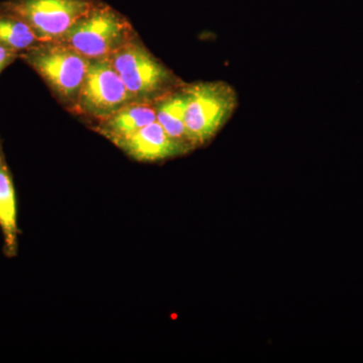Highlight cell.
<instances>
[{"label": "cell", "mask_w": 363, "mask_h": 363, "mask_svg": "<svg viewBox=\"0 0 363 363\" xmlns=\"http://www.w3.org/2000/svg\"><path fill=\"white\" fill-rule=\"evenodd\" d=\"M16 59H18V54L9 51V50L0 45V74L11 64H13Z\"/></svg>", "instance_id": "7c38bea8"}, {"label": "cell", "mask_w": 363, "mask_h": 363, "mask_svg": "<svg viewBox=\"0 0 363 363\" xmlns=\"http://www.w3.org/2000/svg\"><path fill=\"white\" fill-rule=\"evenodd\" d=\"M136 38L128 18L100 1L57 42L73 48L91 61L108 58Z\"/></svg>", "instance_id": "6da1fadb"}, {"label": "cell", "mask_w": 363, "mask_h": 363, "mask_svg": "<svg viewBox=\"0 0 363 363\" xmlns=\"http://www.w3.org/2000/svg\"><path fill=\"white\" fill-rule=\"evenodd\" d=\"M18 59L37 72L62 104L73 108L89 68V59L57 40L40 43Z\"/></svg>", "instance_id": "7a4b0ae2"}, {"label": "cell", "mask_w": 363, "mask_h": 363, "mask_svg": "<svg viewBox=\"0 0 363 363\" xmlns=\"http://www.w3.org/2000/svg\"><path fill=\"white\" fill-rule=\"evenodd\" d=\"M18 201L13 173L7 164L0 138V231L4 238V255L14 259L18 252Z\"/></svg>", "instance_id": "ba28073f"}, {"label": "cell", "mask_w": 363, "mask_h": 363, "mask_svg": "<svg viewBox=\"0 0 363 363\" xmlns=\"http://www.w3.org/2000/svg\"><path fill=\"white\" fill-rule=\"evenodd\" d=\"M116 145L138 162L162 161L187 154L189 150H193L172 138L157 121L119 140Z\"/></svg>", "instance_id": "52a82bcc"}, {"label": "cell", "mask_w": 363, "mask_h": 363, "mask_svg": "<svg viewBox=\"0 0 363 363\" xmlns=\"http://www.w3.org/2000/svg\"><path fill=\"white\" fill-rule=\"evenodd\" d=\"M185 125L193 147L209 142L235 111L238 96L228 83L199 82L184 87Z\"/></svg>", "instance_id": "3957f363"}, {"label": "cell", "mask_w": 363, "mask_h": 363, "mask_svg": "<svg viewBox=\"0 0 363 363\" xmlns=\"http://www.w3.org/2000/svg\"><path fill=\"white\" fill-rule=\"evenodd\" d=\"M99 0H6L0 11L26 21L40 42L59 40Z\"/></svg>", "instance_id": "5b68a950"}, {"label": "cell", "mask_w": 363, "mask_h": 363, "mask_svg": "<svg viewBox=\"0 0 363 363\" xmlns=\"http://www.w3.org/2000/svg\"><path fill=\"white\" fill-rule=\"evenodd\" d=\"M40 42L33 28L26 21L13 14L0 11V45L16 52L23 54Z\"/></svg>", "instance_id": "8fae6325"}, {"label": "cell", "mask_w": 363, "mask_h": 363, "mask_svg": "<svg viewBox=\"0 0 363 363\" xmlns=\"http://www.w3.org/2000/svg\"><path fill=\"white\" fill-rule=\"evenodd\" d=\"M135 101L108 59L91 60L71 111L98 123Z\"/></svg>", "instance_id": "8992f818"}, {"label": "cell", "mask_w": 363, "mask_h": 363, "mask_svg": "<svg viewBox=\"0 0 363 363\" xmlns=\"http://www.w3.org/2000/svg\"><path fill=\"white\" fill-rule=\"evenodd\" d=\"M157 121L172 138L192 147L185 125L186 96L184 88L172 90L155 101Z\"/></svg>", "instance_id": "30bf717a"}, {"label": "cell", "mask_w": 363, "mask_h": 363, "mask_svg": "<svg viewBox=\"0 0 363 363\" xmlns=\"http://www.w3.org/2000/svg\"><path fill=\"white\" fill-rule=\"evenodd\" d=\"M107 59L136 101L155 102L173 88V74L138 38Z\"/></svg>", "instance_id": "277c9868"}, {"label": "cell", "mask_w": 363, "mask_h": 363, "mask_svg": "<svg viewBox=\"0 0 363 363\" xmlns=\"http://www.w3.org/2000/svg\"><path fill=\"white\" fill-rule=\"evenodd\" d=\"M157 121L155 102L135 101L95 123L94 130L114 145Z\"/></svg>", "instance_id": "9c48e42d"}]
</instances>
